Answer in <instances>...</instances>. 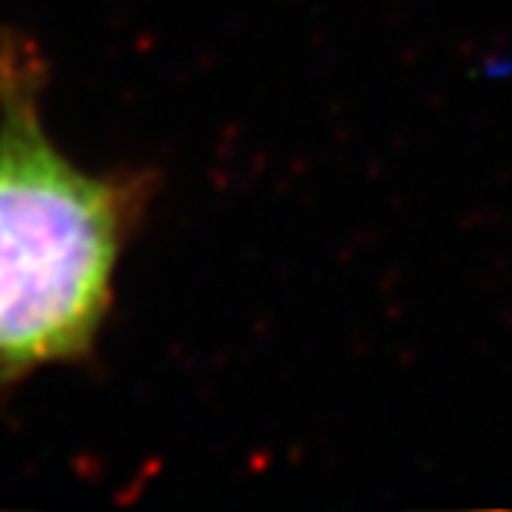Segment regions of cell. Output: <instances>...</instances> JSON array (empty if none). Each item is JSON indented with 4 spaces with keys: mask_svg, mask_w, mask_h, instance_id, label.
<instances>
[{
    "mask_svg": "<svg viewBox=\"0 0 512 512\" xmlns=\"http://www.w3.org/2000/svg\"><path fill=\"white\" fill-rule=\"evenodd\" d=\"M44 87L41 47L0 34V386L93 352L155 195L152 170L68 161L44 124Z\"/></svg>",
    "mask_w": 512,
    "mask_h": 512,
    "instance_id": "cell-1",
    "label": "cell"
}]
</instances>
